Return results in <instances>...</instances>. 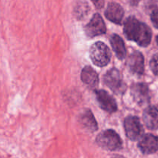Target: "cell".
<instances>
[{
    "label": "cell",
    "mask_w": 158,
    "mask_h": 158,
    "mask_svg": "<svg viewBox=\"0 0 158 158\" xmlns=\"http://www.w3.org/2000/svg\"><path fill=\"white\" fill-rule=\"evenodd\" d=\"M123 30L127 38L135 41L139 46H148L151 41V29L134 16L128 17L123 25Z\"/></svg>",
    "instance_id": "6da1fadb"
},
{
    "label": "cell",
    "mask_w": 158,
    "mask_h": 158,
    "mask_svg": "<svg viewBox=\"0 0 158 158\" xmlns=\"http://www.w3.org/2000/svg\"><path fill=\"white\" fill-rule=\"evenodd\" d=\"M89 56L93 63L100 67L106 66L111 59V52L109 47L102 42H97L91 46Z\"/></svg>",
    "instance_id": "7a4b0ae2"
},
{
    "label": "cell",
    "mask_w": 158,
    "mask_h": 158,
    "mask_svg": "<svg viewBox=\"0 0 158 158\" xmlns=\"http://www.w3.org/2000/svg\"><path fill=\"white\" fill-rule=\"evenodd\" d=\"M97 144L108 151H117L122 148V140L118 134L113 130H106L100 133L97 137Z\"/></svg>",
    "instance_id": "3957f363"
},
{
    "label": "cell",
    "mask_w": 158,
    "mask_h": 158,
    "mask_svg": "<svg viewBox=\"0 0 158 158\" xmlns=\"http://www.w3.org/2000/svg\"><path fill=\"white\" fill-rule=\"evenodd\" d=\"M103 83L116 94H122L126 89L120 72L117 69H111L103 77Z\"/></svg>",
    "instance_id": "277c9868"
},
{
    "label": "cell",
    "mask_w": 158,
    "mask_h": 158,
    "mask_svg": "<svg viewBox=\"0 0 158 158\" xmlns=\"http://www.w3.org/2000/svg\"><path fill=\"white\" fill-rule=\"evenodd\" d=\"M124 128L127 137L132 140H138L143 135V127L137 117H127L124 120Z\"/></svg>",
    "instance_id": "5b68a950"
},
{
    "label": "cell",
    "mask_w": 158,
    "mask_h": 158,
    "mask_svg": "<svg viewBox=\"0 0 158 158\" xmlns=\"http://www.w3.org/2000/svg\"><path fill=\"white\" fill-rule=\"evenodd\" d=\"M85 32L88 37H95L104 34L106 31V25L100 14L97 13L85 26Z\"/></svg>",
    "instance_id": "8992f818"
},
{
    "label": "cell",
    "mask_w": 158,
    "mask_h": 158,
    "mask_svg": "<svg viewBox=\"0 0 158 158\" xmlns=\"http://www.w3.org/2000/svg\"><path fill=\"white\" fill-rule=\"evenodd\" d=\"M131 95L138 104L143 105L150 100L149 88L148 85L143 83L133 84L131 86Z\"/></svg>",
    "instance_id": "52a82bcc"
},
{
    "label": "cell",
    "mask_w": 158,
    "mask_h": 158,
    "mask_svg": "<svg viewBox=\"0 0 158 158\" xmlns=\"http://www.w3.org/2000/svg\"><path fill=\"white\" fill-rule=\"evenodd\" d=\"M97 100L100 107L108 113H114L117 111V106L115 100L106 91L100 89L96 92Z\"/></svg>",
    "instance_id": "ba28073f"
},
{
    "label": "cell",
    "mask_w": 158,
    "mask_h": 158,
    "mask_svg": "<svg viewBox=\"0 0 158 158\" xmlns=\"http://www.w3.org/2000/svg\"><path fill=\"white\" fill-rule=\"evenodd\" d=\"M127 66L132 73L142 75L144 71V59L141 52L138 51L132 52L127 60Z\"/></svg>",
    "instance_id": "9c48e42d"
},
{
    "label": "cell",
    "mask_w": 158,
    "mask_h": 158,
    "mask_svg": "<svg viewBox=\"0 0 158 158\" xmlns=\"http://www.w3.org/2000/svg\"><path fill=\"white\" fill-rule=\"evenodd\" d=\"M138 147L145 154L155 153L158 151V137L153 134H147L141 137Z\"/></svg>",
    "instance_id": "30bf717a"
},
{
    "label": "cell",
    "mask_w": 158,
    "mask_h": 158,
    "mask_svg": "<svg viewBox=\"0 0 158 158\" xmlns=\"http://www.w3.org/2000/svg\"><path fill=\"white\" fill-rule=\"evenodd\" d=\"M123 8L117 2H110L108 4L105 12V15L109 20L116 24H120L123 19Z\"/></svg>",
    "instance_id": "8fae6325"
},
{
    "label": "cell",
    "mask_w": 158,
    "mask_h": 158,
    "mask_svg": "<svg viewBox=\"0 0 158 158\" xmlns=\"http://www.w3.org/2000/svg\"><path fill=\"white\" fill-rule=\"evenodd\" d=\"M79 123L89 132H95L98 129L97 123L89 110H84L79 116Z\"/></svg>",
    "instance_id": "7c38bea8"
},
{
    "label": "cell",
    "mask_w": 158,
    "mask_h": 158,
    "mask_svg": "<svg viewBox=\"0 0 158 158\" xmlns=\"http://www.w3.org/2000/svg\"><path fill=\"white\" fill-rule=\"evenodd\" d=\"M143 120L145 125L151 130L158 129V110L154 106H149L144 110Z\"/></svg>",
    "instance_id": "4fadbf2b"
},
{
    "label": "cell",
    "mask_w": 158,
    "mask_h": 158,
    "mask_svg": "<svg viewBox=\"0 0 158 158\" xmlns=\"http://www.w3.org/2000/svg\"><path fill=\"white\" fill-rule=\"evenodd\" d=\"M81 80L86 85L90 87H95L99 83V78L97 72L90 66H85L82 70Z\"/></svg>",
    "instance_id": "5bb4252c"
},
{
    "label": "cell",
    "mask_w": 158,
    "mask_h": 158,
    "mask_svg": "<svg viewBox=\"0 0 158 158\" xmlns=\"http://www.w3.org/2000/svg\"><path fill=\"white\" fill-rule=\"evenodd\" d=\"M110 43L117 58L120 60H123L127 56V50L121 37L117 34H114L111 36Z\"/></svg>",
    "instance_id": "9a60e30c"
},
{
    "label": "cell",
    "mask_w": 158,
    "mask_h": 158,
    "mask_svg": "<svg viewBox=\"0 0 158 158\" xmlns=\"http://www.w3.org/2000/svg\"><path fill=\"white\" fill-rule=\"evenodd\" d=\"M150 66H151L153 73L158 76V53L155 54L152 57V59L151 60V63H150Z\"/></svg>",
    "instance_id": "2e32d148"
},
{
    "label": "cell",
    "mask_w": 158,
    "mask_h": 158,
    "mask_svg": "<svg viewBox=\"0 0 158 158\" xmlns=\"http://www.w3.org/2000/svg\"><path fill=\"white\" fill-rule=\"evenodd\" d=\"M151 21L156 28L158 29V9H154L151 15Z\"/></svg>",
    "instance_id": "e0dca14e"
},
{
    "label": "cell",
    "mask_w": 158,
    "mask_h": 158,
    "mask_svg": "<svg viewBox=\"0 0 158 158\" xmlns=\"http://www.w3.org/2000/svg\"><path fill=\"white\" fill-rule=\"evenodd\" d=\"M156 40H157V45H158V36L157 37V39H156Z\"/></svg>",
    "instance_id": "ac0fdd59"
}]
</instances>
